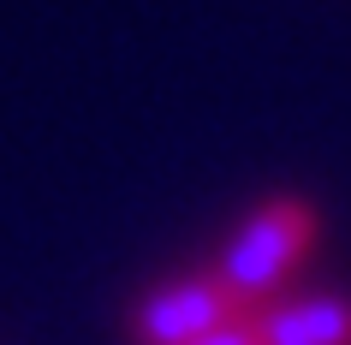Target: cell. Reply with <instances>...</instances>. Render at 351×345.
<instances>
[{
	"label": "cell",
	"instance_id": "7a4b0ae2",
	"mask_svg": "<svg viewBox=\"0 0 351 345\" xmlns=\"http://www.w3.org/2000/svg\"><path fill=\"white\" fill-rule=\"evenodd\" d=\"M232 316H244V304L221 286L215 268L185 274V280H173V286H155L143 304H137L131 340L137 345H191V340H203V333H215L221 322H232Z\"/></svg>",
	"mask_w": 351,
	"mask_h": 345
},
{
	"label": "cell",
	"instance_id": "277c9868",
	"mask_svg": "<svg viewBox=\"0 0 351 345\" xmlns=\"http://www.w3.org/2000/svg\"><path fill=\"white\" fill-rule=\"evenodd\" d=\"M191 345H262V340H256V327H250V309H244V316L221 322L215 333H203V340H191Z\"/></svg>",
	"mask_w": 351,
	"mask_h": 345
},
{
	"label": "cell",
	"instance_id": "6da1fadb",
	"mask_svg": "<svg viewBox=\"0 0 351 345\" xmlns=\"http://www.w3.org/2000/svg\"><path fill=\"white\" fill-rule=\"evenodd\" d=\"M310 244H315V209L298 202V197H274L268 209H256L239 233L226 238L215 274H221V286L250 309L286 280V268H292Z\"/></svg>",
	"mask_w": 351,
	"mask_h": 345
},
{
	"label": "cell",
	"instance_id": "3957f363",
	"mask_svg": "<svg viewBox=\"0 0 351 345\" xmlns=\"http://www.w3.org/2000/svg\"><path fill=\"white\" fill-rule=\"evenodd\" d=\"M262 345H351V298L346 292H310L292 304L250 309Z\"/></svg>",
	"mask_w": 351,
	"mask_h": 345
}]
</instances>
